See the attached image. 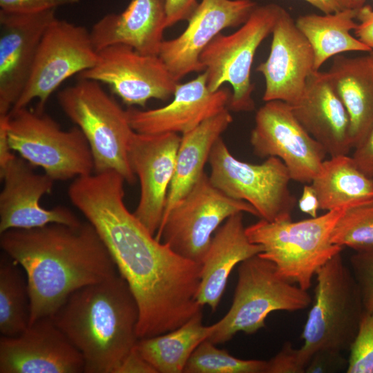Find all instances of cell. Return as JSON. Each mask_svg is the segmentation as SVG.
<instances>
[{"label":"cell","mask_w":373,"mask_h":373,"mask_svg":"<svg viewBox=\"0 0 373 373\" xmlns=\"http://www.w3.org/2000/svg\"><path fill=\"white\" fill-rule=\"evenodd\" d=\"M125 179L115 171L76 178L68 194L95 228L138 305V338L172 331L202 311V265L157 240L127 209Z\"/></svg>","instance_id":"1"},{"label":"cell","mask_w":373,"mask_h":373,"mask_svg":"<svg viewBox=\"0 0 373 373\" xmlns=\"http://www.w3.org/2000/svg\"><path fill=\"white\" fill-rule=\"evenodd\" d=\"M0 246L26 275L30 325L52 316L78 289L118 273L105 244L88 220L75 226L50 223L8 229L1 233Z\"/></svg>","instance_id":"2"},{"label":"cell","mask_w":373,"mask_h":373,"mask_svg":"<svg viewBox=\"0 0 373 373\" xmlns=\"http://www.w3.org/2000/svg\"><path fill=\"white\" fill-rule=\"evenodd\" d=\"M140 311L119 272L73 292L50 317L82 353L86 373H117L135 347Z\"/></svg>","instance_id":"3"},{"label":"cell","mask_w":373,"mask_h":373,"mask_svg":"<svg viewBox=\"0 0 373 373\" xmlns=\"http://www.w3.org/2000/svg\"><path fill=\"white\" fill-rule=\"evenodd\" d=\"M345 209L296 222L260 219L247 227L246 233L251 242L262 247L260 256L271 261L287 280L308 290L318 270L342 251L331 236Z\"/></svg>","instance_id":"4"},{"label":"cell","mask_w":373,"mask_h":373,"mask_svg":"<svg viewBox=\"0 0 373 373\" xmlns=\"http://www.w3.org/2000/svg\"><path fill=\"white\" fill-rule=\"evenodd\" d=\"M57 94L65 115L84 133L90 146L95 173L115 171L128 184L135 175L128 162V150L135 132L127 115L99 82L79 78Z\"/></svg>","instance_id":"5"},{"label":"cell","mask_w":373,"mask_h":373,"mask_svg":"<svg viewBox=\"0 0 373 373\" xmlns=\"http://www.w3.org/2000/svg\"><path fill=\"white\" fill-rule=\"evenodd\" d=\"M315 296L300 348L309 362L323 349L350 350L365 313L361 291L341 252L317 271Z\"/></svg>","instance_id":"6"},{"label":"cell","mask_w":373,"mask_h":373,"mask_svg":"<svg viewBox=\"0 0 373 373\" xmlns=\"http://www.w3.org/2000/svg\"><path fill=\"white\" fill-rule=\"evenodd\" d=\"M238 276L232 305L213 324L208 338L216 345L229 341L238 332L256 333L265 326L272 312L302 310L312 303L307 290L287 280L271 261L258 254L239 264Z\"/></svg>","instance_id":"7"},{"label":"cell","mask_w":373,"mask_h":373,"mask_svg":"<svg viewBox=\"0 0 373 373\" xmlns=\"http://www.w3.org/2000/svg\"><path fill=\"white\" fill-rule=\"evenodd\" d=\"M0 117L5 119L11 149L32 166L42 168L54 181L93 173V154L78 126L63 130L44 110L27 107Z\"/></svg>","instance_id":"8"},{"label":"cell","mask_w":373,"mask_h":373,"mask_svg":"<svg viewBox=\"0 0 373 373\" xmlns=\"http://www.w3.org/2000/svg\"><path fill=\"white\" fill-rule=\"evenodd\" d=\"M282 8L274 3L256 6L238 30L229 35L218 34L202 52L200 59L210 91L220 90L225 83L232 86L229 110L247 112L255 108L250 78L252 64L258 48L271 34Z\"/></svg>","instance_id":"9"},{"label":"cell","mask_w":373,"mask_h":373,"mask_svg":"<svg viewBox=\"0 0 373 373\" xmlns=\"http://www.w3.org/2000/svg\"><path fill=\"white\" fill-rule=\"evenodd\" d=\"M208 162L212 184L228 197L250 204L258 217L273 222L291 219L296 198L289 185L291 180L285 164L269 157L260 164L240 161L219 138Z\"/></svg>","instance_id":"10"},{"label":"cell","mask_w":373,"mask_h":373,"mask_svg":"<svg viewBox=\"0 0 373 373\" xmlns=\"http://www.w3.org/2000/svg\"><path fill=\"white\" fill-rule=\"evenodd\" d=\"M237 213L258 216L250 204L224 194L204 173L164 216L155 237L178 255L201 264L213 234L229 216Z\"/></svg>","instance_id":"11"},{"label":"cell","mask_w":373,"mask_h":373,"mask_svg":"<svg viewBox=\"0 0 373 373\" xmlns=\"http://www.w3.org/2000/svg\"><path fill=\"white\" fill-rule=\"evenodd\" d=\"M97 56L90 31L82 26L55 19L41 39L27 84L11 110L27 107L35 99L37 109L44 110L60 84L94 66Z\"/></svg>","instance_id":"12"},{"label":"cell","mask_w":373,"mask_h":373,"mask_svg":"<svg viewBox=\"0 0 373 373\" xmlns=\"http://www.w3.org/2000/svg\"><path fill=\"white\" fill-rule=\"evenodd\" d=\"M250 143L256 155L279 158L291 180L311 184L327 154L302 126L289 104L266 102L256 112Z\"/></svg>","instance_id":"13"},{"label":"cell","mask_w":373,"mask_h":373,"mask_svg":"<svg viewBox=\"0 0 373 373\" xmlns=\"http://www.w3.org/2000/svg\"><path fill=\"white\" fill-rule=\"evenodd\" d=\"M98 52L94 66L79 75L108 85L128 106L144 107L151 99L165 101L178 84L159 57L139 52L132 47L115 44Z\"/></svg>","instance_id":"14"},{"label":"cell","mask_w":373,"mask_h":373,"mask_svg":"<svg viewBox=\"0 0 373 373\" xmlns=\"http://www.w3.org/2000/svg\"><path fill=\"white\" fill-rule=\"evenodd\" d=\"M256 6L252 0H202L185 30L160 47L158 55L173 78L178 82L204 71L200 59L204 49L224 29L242 25Z\"/></svg>","instance_id":"15"},{"label":"cell","mask_w":373,"mask_h":373,"mask_svg":"<svg viewBox=\"0 0 373 373\" xmlns=\"http://www.w3.org/2000/svg\"><path fill=\"white\" fill-rule=\"evenodd\" d=\"M180 140L174 133L149 135L135 131L130 140L128 162L140 184V200L133 213L153 235L163 219Z\"/></svg>","instance_id":"16"},{"label":"cell","mask_w":373,"mask_h":373,"mask_svg":"<svg viewBox=\"0 0 373 373\" xmlns=\"http://www.w3.org/2000/svg\"><path fill=\"white\" fill-rule=\"evenodd\" d=\"M82 353L50 316L21 334L0 337V373H82Z\"/></svg>","instance_id":"17"},{"label":"cell","mask_w":373,"mask_h":373,"mask_svg":"<svg viewBox=\"0 0 373 373\" xmlns=\"http://www.w3.org/2000/svg\"><path fill=\"white\" fill-rule=\"evenodd\" d=\"M33 166L15 155L0 167L3 187L0 193V233L11 229H32L50 223L77 225L82 222L68 208L46 209L41 198L51 192L54 180L35 173Z\"/></svg>","instance_id":"18"},{"label":"cell","mask_w":373,"mask_h":373,"mask_svg":"<svg viewBox=\"0 0 373 373\" xmlns=\"http://www.w3.org/2000/svg\"><path fill=\"white\" fill-rule=\"evenodd\" d=\"M55 10L21 14L0 10V116L7 115L30 77L41 39Z\"/></svg>","instance_id":"19"},{"label":"cell","mask_w":373,"mask_h":373,"mask_svg":"<svg viewBox=\"0 0 373 373\" xmlns=\"http://www.w3.org/2000/svg\"><path fill=\"white\" fill-rule=\"evenodd\" d=\"M271 35L269 56L256 69L265 81L262 99L265 102L280 100L292 105L302 97L307 79L314 71V52L283 8Z\"/></svg>","instance_id":"20"},{"label":"cell","mask_w":373,"mask_h":373,"mask_svg":"<svg viewBox=\"0 0 373 373\" xmlns=\"http://www.w3.org/2000/svg\"><path fill=\"white\" fill-rule=\"evenodd\" d=\"M231 93L227 88L209 89L204 72L178 84L172 101L160 108L126 109L134 131L142 134L186 133L227 108Z\"/></svg>","instance_id":"21"},{"label":"cell","mask_w":373,"mask_h":373,"mask_svg":"<svg viewBox=\"0 0 373 373\" xmlns=\"http://www.w3.org/2000/svg\"><path fill=\"white\" fill-rule=\"evenodd\" d=\"M291 106L302 126L330 157L349 153L352 149L350 117L327 72L313 71L302 97Z\"/></svg>","instance_id":"22"},{"label":"cell","mask_w":373,"mask_h":373,"mask_svg":"<svg viewBox=\"0 0 373 373\" xmlns=\"http://www.w3.org/2000/svg\"><path fill=\"white\" fill-rule=\"evenodd\" d=\"M166 28V0H131L123 12L101 18L90 32L97 51L122 44L142 54L158 55Z\"/></svg>","instance_id":"23"},{"label":"cell","mask_w":373,"mask_h":373,"mask_svg":"<svg viewBox=\"0 0 373 373\" xmlns=\"http://www.w3.org/2000/svg\"><path fill=\"white\" fill-rule=\"evenodd\" d=\"M262 251V247L251 242L246 233L243 213L229 216L216 231L201 262L198 303L215 311L233 267Z\"/></svg>","instance_id":"24"},{"label":"cell","mask_w":373,"mask_h":373,"mask_svg":"<svg viewBox=\"0 0 373 373\" xmlns=\"http://www.w3.org/2000/svg\"><path fill=\"white\" fill-rule=\"evenodd\" d=\"M350 120L354 149L373 124V61L370 55L334 57L327 72Z\"/></svg>","instance_id":"25"},{"label":"cell","mask_w":373,"mask_h":373,"mask_svg":"<svg viewBox=\"0 0 373 373\" xmlns=\"http://www.w3.org/2000/svg\"><path fill=\"white\" fill-rule=\"evenodd\" d=\"M232 121L229 109L226 108L181 135L164 216L191 189L204 173V167L208 162L215 143Z\"/></svg>","instance_id":"26"},{"label":"cell","mask_w":373,"mask_h":373,"mask_svg":"<svg viewBox=\"0 0 373 373\" xmlns=\"http://www.w3.org/2000/svg\"><path fill=\"white\" fill-rule=\"evenodd\" d=\"M311 184L320 209H348L373 200V178L364 173L347 155L325 160Z\"/></svg>","instance_id":"27"},{"label":"cell","mask_w":373,"mask_h":373,"mask_svg":"<svg viewBox=\"0 0 373 373\" xmlns=\"http://www.w3.org/2000/svg\"><path fill=\"white\" fill-rule=\"evenodd\" d=\"M359 8L327 14L300 16L296 24L311 45L314 70H319L329 58L350 51L369 52L370 48L350 33L356 30Z\"/></svg>","instance_id":"28"},{"label":"cell","mask_w":373,"mask_h":373,"mask_svg":"<svg viewBox=\"0 0 373 373\" xmlns=\"http://www.w3.org/2000/svg\"><path fill=\"white\" fill-rule=\"evenodd\" d=\"M202 317L200 311L172 331L139 338L135 347L157 373H182L193 351L213 332V324L204 325Z\"/></svg>","instance_id":"29"},{"label":"cell","mask_w":373,"mask_h":373,"mask_svg":"<svg viewBox=\"0 0 373 373\" xmlns=\"http://www.w3.org/2000/svg\"><path fill=\"white\" fill-rule=\"evenodd\" d=\"M30 297L24 270L3 252L0 258V333L16 336L30 325Z\"/></svg>","instance_id":"30"},{"label":"cell","mask_w":373,"mask_h":373,"mask_svg":"<svg viewBox=\"0 0 373 373\" xmlns=\"http://www.w3.org/2000/svg\"><path fill=\"white\" fill-rule=\"evenodd\" d=\"M267 361L234 357L206 339L191 355L184 373H265Z\"/></svg>","instance_id":"31"},{"label":"cell","mask_w":373,"mask_h":373,"mask_svg":"<svg viewBox=\"0 0 373 373\" xmlns=\"http://www.w3.org/2000/svg\"><path fill=\"white\" fill-rule=\"evenodd\" d=\"M332 242L355 251L373 248V200L346 209L337 221Z\"/></svg>","instance_id":"32"},{"label":"cell","mask_w":373,"mask_h":373,"mask_svg":"<svg viewBox=\"0 0 373 373\" xmlns=\"http://www.w3.org/2000/svg\"><path fill=\"white\" fill-rule=\"evenodd\" d=\"M347 373H373V311L365 312L350 349Z\"/></svg>","instance_id":"33"},{"label":"cell","mask_w":373,"mask_h":373,"mask_svg":"<svg viewBox=\"0 0 373 373\" xmlns=\"http://www.w3.org/2000/svg\"><path fill=\"white\" fill-rule=\"evenodd\" d=\"M350 269L358 284L366 312L373 311V248L355 251L350 259Z\"/></svg>","instance_id":"34"},{"label":"cell","mask_w":373,"mask_h":373,"mask_svg":"<svg viewBox=\"0 0 373 373\" xmlns=\"http://www.w3.org/2000/svg\"><path fill=\"white\" fill-rule=\"evenodd\" d=\"M307 363L300 349L294 348L292 343L287 341L267 361L265 373H305Z\"/></svg>","instance_id":"35"},{"label":"cell","mask_w":373,"mask_h":373,"mask_svg":"<svg viewBox=\"0 0 373 373\" xmlns=\"http://www.w3.org/2000/svg\"><path fill=\"white\" fill-rule=\"evenodd\" d=\"M341 352L331 349L316 351L309 361L305 373L339 372L347 370L348 359Z\"/></svg>","instance_id":"36"},{"label":"cell","mask_w":373,"mask_h":373,"mask_svg":"<svg viewBox=\"0 0 373 373\" xmlns=\"http://www.w3.org/2000/svg\"><path fill=\"white\" fill-rule=\"evenodd\" d=\"M80 0H0V10L21 14L37 13L75 4Z\"/></svg>","instance_id":"37"},{"label":"cell","mask_w":373,"mask_h":373,"mask_svg":"<svg viewBox=\"0 0 373 373\" xmlns=\"http://www.w3.org/2000/svg\"><path fill=\"white\" fill-rule=\"evenodd\" d=\"M354 149L352 157L356 166L367 175L373 178V124Z\"/></svg>","instance_id":"38"},{"label":"cell","mask_w":373,"mask_h":373,"mask_svg":"<svg viewBox=\"0 0 373 373\" xmlns=\"http://www.w3.org/2000/svg\"><path fill=\"white\" fill-rule=\"evenodd\" d=\"M198 5L196 0H166V27L188 20Z\"/></svg>","instance_id":"39"},{"label":"cell","mask_w":373,"mask_h":373,"mask_svg":"<svg viewBox=\"0 0 373 373\" xmlns=\"http://www.w3.org/2000/svg\"><path fill=\"white\" fill-rule=\"evenodd\" d=\"M356 19L359 20L354 30L356 38L373 52V9L369 6L359 8Z\"/></svg>","instance_id":"40"},{"label":"cell","mask_w":373,"mask_h":373,"mask_svg":"<svg viewBox=\"0 0 373 373\" xmlns=\"http://www.w3.org/2000/svg\"><path fill=\"white\" fill-rule=\"evenodd\" d=\"M117 373H157L136 347L124 358Z\"/></svg>","instance_id":"41"},{"label":"cell","mask_w":373,"mask_h":373,"mask_svg":"<svg viewBox=\"0 0 373 373\" xmlns=\"http://www.w3.org/2000/svg\"><path fill=\"white\" fill-rule=\"evenodd\" d=\"M323 14H333L350 9H357L365 5L361 0H304Z\"/></svg>","instance_id":"42"},{"label":"cell","mask_w":373,"mask_h":373,"mask_svg":"<svg viewBox=\"0 0 373 373\" xmlns=\"http://www.w3.org/2000/svg\"><path fill=\"white\" fill-rule=\"evenodd\" d=\"M298 207L302 212L309 215L312 218L317 216L318 210L320 209L319 200L311 184H306L304 186L298 200Z\"/></svg>","instance_id":"43"},{"label":"cell","mask_w":373,"mask_h":373,"mask_svg":"<svg viewBox=\"0 0 373 373\" xmlns=\"http://www.w3.org/2000/svg\"><path fill=\"white\" fill-rule=\"evenodd\" d=\"M15 155L8 142L5 119L0 117V167L6 165Z\"/></svg>","instance_id":"44"},{"label":"cell","mask_w":373,"mask_h":373,"mask_svg":"<svg viewBox=\"0 0 373 373\" xmlns=\"http://www.w3.org/2000/svg\"><path fill=\"white\" fill-rule=\"evenodd\" d=\"M370 56H371V57L372 59V61H373V52H370Z\"/></svg>","instance_id":"45"},{"label":"cell","mask_w":373,"mask_h":373,"mask_svg":"<svg viewBox=\"0 0 373 373\" xmlns=\"http://www.w3.org/2000/svg\"><path fill=\"white\" fill-rule=\"evenodd\" d=\"M361 1H365V0H361Z\"/></svg>","instance_id":"46"}]
</instances>
